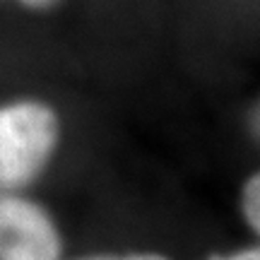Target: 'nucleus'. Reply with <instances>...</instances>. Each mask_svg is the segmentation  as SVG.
<instances>
[{
	"label": "nucleus",
	"instance_id": "423d86ee",
	"mask_svg": "<svg viewBox=\"0 0 260 260\" xmlns=\"http://www.w3.org/2000/svg\"><path fill=\"white\" fill-rule=\"evenodd\" d=\"M27 8H51V5H56L58 0H22Z\"/></svg>",
	"mask_w": 260,
	"mask_h": 260
},
{
	"label": "nucleus",
	"instance_id": "20e7f679",
	"mask_svg": "<svg viewBox=\"0 0 260 260\" xmlns=\"http://www.w3.org/2000/svg\"><path fill=\"white\" fill-rule=\"evenodd\" d=\"M87 260H167L161 255H109V258H87Z\"/></svg>",
	"mask_w": 260,
	"mask_h": 260
},
{
	"label": "nucleus",
	"instance_id": "f03ea898",
	"mask_svg": "<svg viewBox=\"0 0 260 260\" xmlns=\"http://www.w3.org/2000/svg\"><path fill=\"white\" fill-rule=\"evenodd\" d=\"M60 241L37 205L0 198V260H58Z\"/></svg>",
	"mask_w": 260,
	"mask_h": 260
},
{
	"label": "nucleus",
	"instance_id": "7ed1b4c3",
	"mask_svg": "<svg viewBox=\"0 0 260 260\" xmlns=\"http://www.w3.org/2000/svg\"><path fill=\"white\" fill-rule=\"evenodd\" d=\"M243 207H246V217L253 224V229H258L260 226V181H258V176L251 178L248 186H246Z\"/></svg>",
	"mask_w": 260,
	"mask_h": 260
},
{
	"label": "nucleus",
	"instance_id": "39448f33",
	"mask_svg": "<svg viewBox=\"0 0 260 260\" xmlns=\"http://www.w3.org/2000/svg\"><path fill=\"white\" fill-rule=\"evenodd\" d=\"M222 260H260V253L253 248V251H243L239 255H232V258H222Z\"/></svg>",
	"mask_w": 260,
	"mask_h": 260
},
{
	"label": "nucleus",
	"instance_id": "f257e3e1",
	"mask_svg": "<svg viewBox=\"0 0 260 260\" xmlns=\"http://www.w3.org/2000/svg\"><path fill=\"white\" fill-rule=\"evenodd\" d=\"M58 123L44 104L0 109V186L15 188L37 176L56 145Z\"/></svg>",
	"mask_w": 260,
	"mask_h": 260
}]
</instances>
